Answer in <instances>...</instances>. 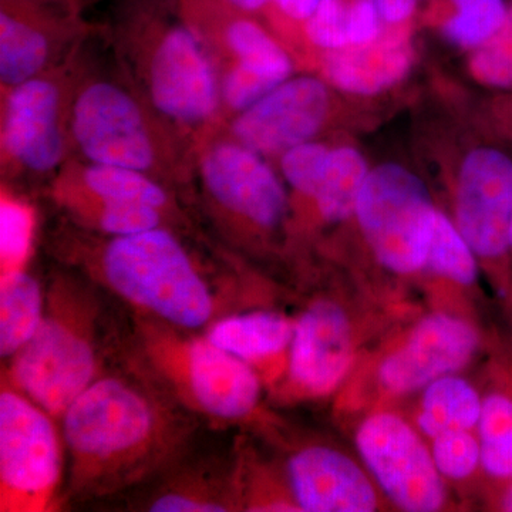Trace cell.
<instances>
[{
	"label": "cell",
	"instance_id": "4316f807",
	"mask_svg": "<svg viewBox=\"0 0 512 512\" xmlns=\"http://www.w3.org/2000/svg\"><path fill=\"white\" fill-rule=\"evenodd\" d=\"M426 265L458 284H473L477 276L473 248L446 215L436 212Z\"/></svg>",
	"mask_w": 512,
	"mask_h": 512
},
{
	"label": "cell",
	"instance_id": "7402d4cb",
	"mask_svg": "<svg viewBox=\"0 0 512 512\" xmlns=\"http://www.w3.org/2000/svg\"><path fill=\"white\" fill-rule=\"evenodd\" d=\"M365 158L355 148L330 151L328 165L315 200L325 220L343 221L356 211L367 178Z\"/></svg>",
	"mask_w": 512,
	"mask_h": 512
},
{
	"label": "cell",
	"instance_id": "f546056e",
	"mask_svg": "<svg viewBox=\"0 0 512 512\" xmlns=\"http://www.w3.org/2000/svg\"><path fill=\"white\" fill-rule=\"evenodd\" d=\"M306 35L313 45L328 50L352 46V0H320L306 20Z\"/></svg>",
	"mask_w": 512,
	"mask_h": 512
},
{
	"label": "cell",
	"instance_id": "e0dca14e",
	"mask_svg": "<svg viewBox=\"0 0 512 512\" xmlns=\"http://www.w3.org/2000/svg\"><path fill=\"white\" fill-rule=\"evenodd\" d=\"M413 62L412 47L403 35L379 36L363 46L332 50L325 72L343 92L376 94L406 76Z\"/></svg>",
	"mask_w": 512,
	"mask_h": 512
},
{
	"label": "cell",
	"instance_id": "d6986e66",
	"mask_svg": "<svg viewBox=\"0 0 512 512\" xmlns=\"http://www.w3.org/2000/svg\"><path fill=\"white\" fill-rule=\"evenodd\" d=\"M49 39L39 26L3 0L0 13V82L12 87L35 79L49 59Z\"/></svg>",
	"mask_w": 512,
	"mask_h": 512
},
{
	"label": "cell",
	"instance_id": "7c38bea8",
	"mask_svg": "<svg viewBox=\"0 0 512 512\" xmlns=\"http://www.w3.org/2000/svg\"><path fill=\"white\" fill-rule=\"evenodd\" d=\"M261 154L241 143H220L202 158L205 187L221 207L259 227H276L284 218V187Z\"/></svg>",
	"mask_w": 512,
	"mask_h": 512
},
{
	"label": "cell",
	"instance_id": "9a60e30c",
	"mask_svg": "<svg viewBox=\"0 0 512 512\" xmlns=\"http://www.w3.org/2000/svg\"><path fill=\"white\" fill-rule=\"evenodd\" d=\"M352 356L349 319L336 303H313L293 325L289 373L303 393L332 392L348 373Z\"/></svg>",
	"mask_w": 512,
	"mask_h": 512
},
{
	"label": "cell",
	"instance_id": "52a82bcc",
	"mask_svg": "<svg viewBox=\"0 0 512 512\" xmlns=\"http://www.w3.org/2000/svg\"><path fill=\"white\" fill-rule=\"evenodd\" d=\"M72 133L92 164L147 171L156 161L143 111L116 84L97 82L80 92L73 104Z\"/></svg>",
	"mask_w": 512,
	"mask_h": 512
},
{
	"label": "cell",
	"instance_id": "8fae6325",
	"mask_svg": "<svg viewBox=\"0 0 512 512\" xmlns=\"http://www.w3.org/2000/svg\"><path fill=\"white\" fill-rule=\"evenodd\" d=\"M477 343L476 330L467 322L434 313L421 320L402 348L384 360L380 383L392 393L416 392L466 366Z\"/></svg>",
	"mask_w": 512,
	"mask_h": 512
},
{
	"label": "cell",
	"instance_id": "cb8c5ba5",
	"mask_svg": "<svg viewBox=\"0 0 512 512\" xmlns=\"http://www.w3.org/2000/svg\"><path fill=\"white\" fill-rule=\"evenodd\" d=\"M143 173L116 165L92 164L84 170L83 181L97 200L140 202L161 210L167 204V194Z\"/></svg>",
	"mask_w": 512,
	"mask_h": 512
},
{
	"label": "cell",
	"instance_id": "30bf717a",
	"mask_svg": "<svg viewBox=\"0 0 512 512\" xmlns=\"http://www.w3.org/2000/svg\"><path fill=\"white\" fill-rule=\"evenodd\" d=\"M328 109L325 84L313 77H299L282 83L241 111L232 131L238 143L255 153H285L318 133Z\"/></svg>",
	"mask_w": 512,
	"mask_h": 512
},
{
	"label": "cell",
	"instance_id": "44dd1931",
	"mask_svg": "<svg viewBox=\"0 0 512 512\" xmlns=\"http://www.w3.org/2000/svg\"><path fill=\"white\" fill-rule=\"evenodd\" d=\"M480 397L474 387L460 377L444 376L426 387L417 424L430 439L446 431L471 430L480 421Z\"/></svg>",
	"mask_w": 512,
	"mask_h": 512
},
{
	"label": "cell",
	"instance_id": "9c48e42d",
	"mask_svg": "<svg viewBox=\"0 0 512 512\" xmlns=\"http://www.w3.org/2000/svg\"><path fill=\"white\" fill-rule=\"evenodd\" d=\"M150 94L158 111L185 124L214 116L218 83L214 67L195 33L184 26L168 30L150 63Z\"/></svg>",
	"mask_w": 512,
	"mask_h": 512
},
{
	"label": "cell",
	"instance_id": "5bb4252c",
	"mask_svg": "<svg viewBox=\"0 0 512 512\" xmlns=\"http://www.w3.org/2000/svg\"><path fill=\"white\" fill-rule=\"evenodd\" d=\"M62 94L50 80L12 87L3 113L2 147L6 156L32 173H49L62 163Z\"/></svg>",
	"mask_w": 512,
	"mask_h": 512
},
{
	"label": "cell",
	"instance_id": "ba28073f",
	"mask_svg": "<svg viewBox=\"0 0 512 512\" xmlns=\"http://www.w3.org/2000/svg\"><path fill=\"white\" fill-rule=\"evenodd\" d=\"M512 161L494 150L471 151L458 178L457 227L478 255L494 258L511 244Z\"/></svg>",
	"mask_w": 512,
	"mask_h": 512
},
{
	"label": "cell",
	"instance_id": "d6a6232c",
	"mask_svg": "<svg viewBox=\"0 0 512 512\" xmlns=\"http://www.w3.org/2000/svg\"><path fill=\"white\" fill-rule=\"evenodd\" d=\"M329 156L328 147L306 141L285 151L281 163L282 173L296 191L315 198L322 183Z\"/></svg>",
	"mask_w": 512,
	"mask_h": 512
},
{
	"label": "cell",
	"instance_id": "6da1fadb",
	"mask_svg": "<svg viewBox=\"0 0 512 512\" xmlns=\"http://www.w3.org/2000/svg\"><path fill=\"white\" fill-rule=\"evenodd\" d=\"M156 407L121 377L94 380L63 413V433L80 484L124 473L143 460L160 436Z\"/></svg>",
	"mask_w": 512,
	"mask_h": 512
},
{
	"label": "cell",
	"instance_id": "e575fe53",
	"mask_svg": "<svg viewBox=\"0 0 512 512\" xmlns=\"http://www.w3.org/2000/svg\"><path fill=\"white\" fill-rule=\"evenodd\" d=\"M382 19L392 25L406 22L416 9L417 0H375Z\"/></svg>",
	"mask_w": 512,
	"mask_h": 512
},
{
	"label": "cell",
	"instance_id": "603a6c76",
	"mask_svg": "<svg viewBox=\"0 0 512 512\" xmlns=\"http://www.w3.org/2000/svg\"><path fill=\"white\" fill-rule=\"evenodd\" d=\"M225 40L238 63L284 83L292 63L278 43L261 26L247 19L232 20L225 29Z\"/></svg>",
	"mask_w": 512,
	"mask_h": 512
},
{
	"label": "cell",
	"instance_id": "7a4b0ae2",
	"mask_svg": "<svg viewBox=\"0 0 512 512\" xmlns=\"http://www.w3.org/2000/svg\"><path fill=\"white\" fill-rule=\"evenodd\" d=\"M103 274L126 301L181 328H201L214 313L210 286L183 245L160 227L111 239Z\"/></svg>",
	"mask_w": 512,
	"mask_h": 512
},
{
	"label": "cell",
	"instance_id": "8d00e7d4",
	"mask_svg": "<svg viewBox=\"0 0 512 512\" xmlns=\"http://www.w3.org/2000/svg\"><path fill=\"white\" fill-rule=\"evenodd\" d=\"M224 2L229 3V5L234 6V8L239 10L254 12V10L264 8L269 0H224Z\"/></svg>",
	"mask_w": 512,
	"mask_h": 512
},
{
	"label": "cell",
	"instance_id": "8992f818",
	"mask_svg": "<svg viewBox=\"0 0 512 512\" xmlns=\"http://www.w3.org/2000/svg\"><path fill=\"white\" fill-rule=\"evenodd\" d=\"M356 446L367 470L394 505L409 512L443 508L446 487L431 450L399 416H370L357 430Z\"/></svg>",
	"mask_w": 512,
	"mask_h": 512
},
{
	"label": "cell",
	"instance_id": "83f0119b",
	"mask_svg": "<svg viewBox=\"0 0 512 512\" xmlns=\"http://www.w3.org/2000/svg\"><path fill=\"white\" fill-rule=\"evenodd\" d=\"M33 237V215L25 202L3 195L0 201V265L2 276L23 271Z\"/></svg>",
	"mask_w": 512,
	"mask_h": 512
},
{
	"label": "cell",
	"instance_id": "d4e9b609",
	"mask_svg": "<svg viewBox=\"0 0 512 512\" xmlns=\"http://www.w3.org/2000/svg\"><path fill=\"white\" fill-rule=\"evenodd\" d=\"M481 464L495 477H512V400L491 396L483 402L480 421Z\"/></svg>",
	"mask_w": 512,
	"mask_h": 512
},
{
	"label": "cell",
	"instance_id": "484cf974",
	"mask_svg": "<svg viewBox=\"0 0 512 512\" xmlns=\"http://www.w3.org/2000/svg\"><path fill=\"white\" fill-rule=\"evenodd\" d=\"M453 15L444 23V35L460 47H481L497 35L508 16L504 0H451Z\"/></svg>",
	"mask_w": 512,
	"mask_h": 512
},
{
	"label": "cell",
	"instance_id": "ffe728a7",
	"mask_svg": "<svg viewBox=\"0 0 512 512\" xmlns=\"http://www.w3.org/2000/svg\"><path fill=\"white\" fill-rule=\"evenodd\" d=\"M40 286L25 269L2 276L0 281V355L15 356L42 325Z\"/></svg>",
	"mask_w": 512,
	"mask_h": 512
},
{
	"label": "cell",
	"instance_id": "836d02e7",
	"mask_svg": "<svg viewBox=\"0 0 512 512\" xmlns=\"http://www.w3.org/2000/svg\"><path fill=\"white\" fill-rule=\"evenodd\" d=\"M154 512H215L225 511L224 504L205 500L198 495L165 494L157 498L150 507Z\"/></svg>",
	"mask_w": 512,
	"mask_h": 512
},
{
	"label": "cell",
	"instance_id": "5b68a950",
	"mask_svg": "<svg viewBox=\"0 0 512 512\" xmlns=\"http://www.w3.org/2000/svg\"><path fill=\"white\" fill-rule=\"evenodd\" d=\"M97 355L84 326L63 313L43 318L32 339L15 355L12 377L19 392L50 416H63L96 380Z\"/></svg>",
	"mask_w": 512,
	"mask_h": 512
},
{
	"label": "cell",
	"instance_id": "2e32d148",
	"mask_svg": "<svg viewBox=\"0 0 512 512\" xmlns=\"http://www.w3.org/2000/svg\"><path fill=\"white\" fill-rule=\"evenodd\" d=\"M289 483L299 510L372 512L377 497L369 477L348 456L330 447L303 448L289 460Z\"/></svg>",
	"mask_w": 512,
	"mask_h": 512
},
{
	"label": "cell",
	"instance_id": "ac0fdd59",
	"mask_svg": "<svg viewBox=\"0 0 512 512\" xmlns=\"http://www.w3.org/2000/svg\"><path fill=\"white\" fill-rule=\"evenodd\" d=\"M293 325L278 313L252 312L215 322L207 339L249 363L279 355L291 345Z\"/></svg>",
	"mask_w": 512,
	"mask_h": 512
},
{
	"label": "cell",
	"instance_id": "d590c367",
	"mask_svg": "<svg viewBox=\"0 0 512 512\" xmlns=\"http://www.w3.org/2000/svg\"><path fill=\"white\" fill-rule=\"evenodd\" d=\"M276 8L285 16L295 20H308L315 12L320 0H274Z\"/></svg>",
	"mask_w": 512,
	"mask_h": 512
},
{
	"label": "cell",
	"instance_id": "74e56055",
	"mask_svg": "<svg viewBox=\"0 0 512 512\" xmlns=\"http://www.w3.org/2000/svg\"><path fill=\"white\" fill-rule=\"evenodd\" d=\"M505 510L512 511V488L510 493H508L507 498H505Z\"/></svg>",
	"mask_w": 512,
	"mask_h": 512
},
{
	"label": "cell",
	"instance_id": "4dcf8cb0",
	"mask_svg": "<svg viewBox=\"0 0 512 512\" xmlns=\"http://www.w3.org/2000/svg\"><path fill=\"white\" fill-rule=\"evenodd\" d=\"M471 72L481 83L512 86V5L503 28L474 53Z\"/></svg>",
	"mask_w": 512,
	"mask_h": 512
},
{
	"label": "cell",
	"instance_id": "1f68e13d",
	"mask_svg": "<svg viewBox=\"0 0 512 512\" xmlns=\"http://www.w3.org/2000/svg\"><path fill=\"white\" fill-rule=\"evenodd\" d=\"M96 222L113 237H128L160 227V210L140 202L99 200Z\"/></svg>",
	"mask_w": 512,
	"mask_h": 512
},
{
	"label": "cell",
	"instance_id": "4fadbf2b",
	"mask_svg": "<svg viewBox=\"0 0 512 512\" xmlns=\"http://www.w3.org/2000/svg\"><path fill=\"white\" fill-rule=\"evenodd\" d=\"M177 382L202 412L218 419L248 416L261 396V382L251 365L207 338L180 346Z\"/></svg>",
	"mask_w": 512,
	"mask_h": 512
},
{
	"label": "cell",
	"instance_id": "f1b7e54d",
	"mask_svg": "<svg viewBox=\"0 0 512 512\" xmlns=\"http://www.w3.org/2000/svg\"><path fill=\"white\" fill-rule=\"evenodd\" d=\"M431 456L441 476L463 480L481 463L480 441L470 430L446 431L434 437Z\"/></svg>",
	"mask_w": 512,
	"mask_h": 512
},
{
	"label": "cell",
	"instance_id": "277c9868",
	"mask_svg": "<svg viewBox=\"0 0 512 512\" xmlns=\"http://www.w3.org/2000/svg\"><path fill=\"white\" fill-rule=\"evenodd\" d=\"M62 444L50 414L23 393L0 394L2 511H43L62 478Z\"/></svg>",
	"mask_w": 512,
	"mask_h": 512
},
{
	"label": "cell",
	"instance_id": "3957f363",
	"mask_svg": "<svg viewBox=\"0 0 512 512\" xmlns=\"http://www.w3.org/2000/svg\"><path fill=\"white\" fill-rule=\"evenodd\" d=\"M436 212L419 177L384 164L367 175L355 214L380 264L412 274L426 265Z\"/></svg>",
	"mask_w": 512,
	"mask_h": 512
},
{
	"label": "cell",
	"instance_id": "f35d334b",
	"mask_svg": "<svg viewBox=\"0 0 512 512\" xmlns=\"http://www.w3.org/2000/svg\"><path fill=\"white\" fill-rule=\"evenodd\" d=\"M511 244H512V225H511Z\"/></svg>",
	"mask_w": 512,
	"mask_h": 512
}]
</instances>
